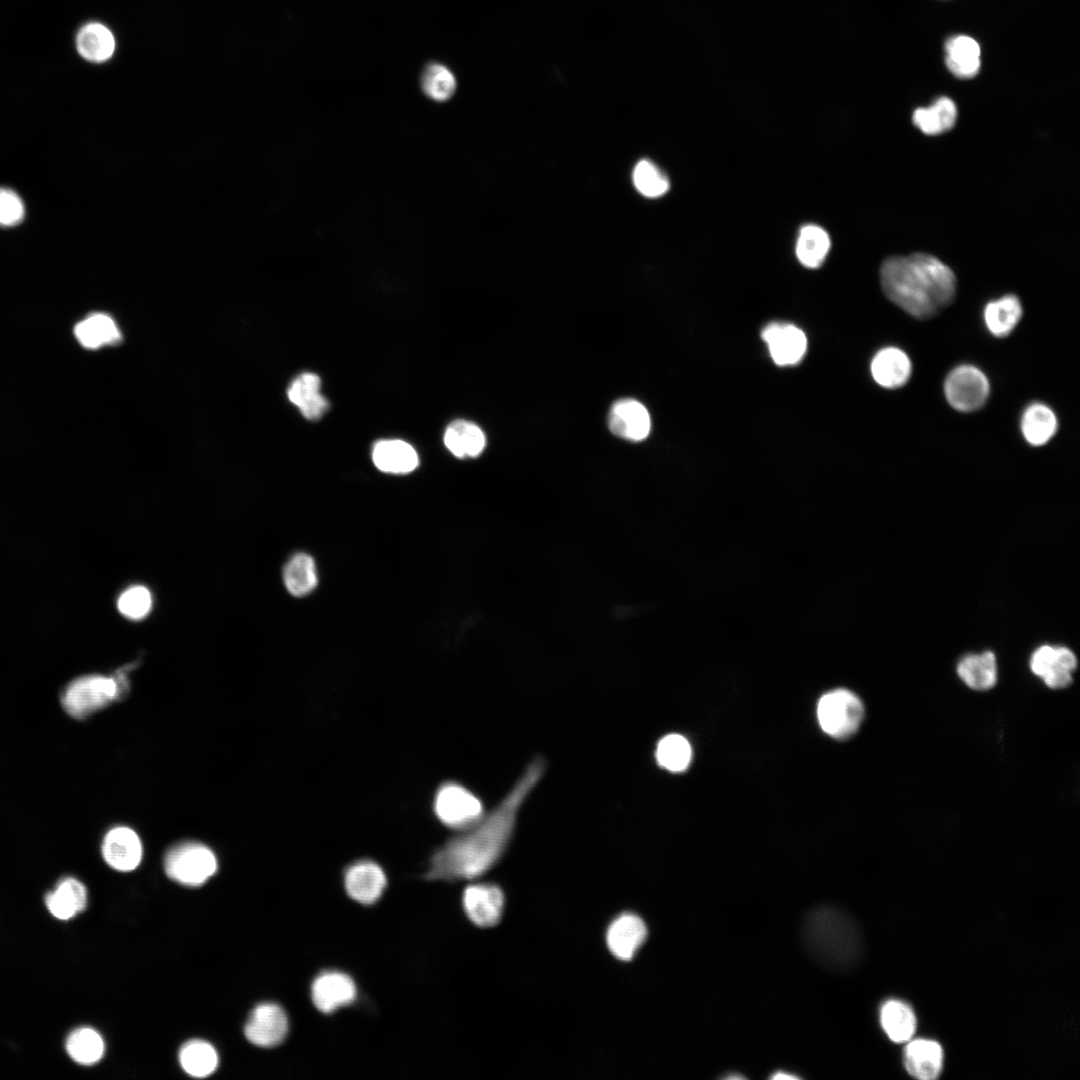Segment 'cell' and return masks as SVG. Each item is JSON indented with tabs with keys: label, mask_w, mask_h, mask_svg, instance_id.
I'll return each mask as SVG.
<instances>
[{
	"label": "cell",
	"mask_w": 1080,
	"mask_h": 1080,
	"mask_svg": "<svg viewBox=\"0 0 1080 1080\" xmlns=\"http://www.w3.org/2000/svg\"><path fill=\"white\" fill-rule=\"evenodd\" d=\"M980 55L978 42L970 36L956 35L945 43L946 66L958 78L970 79L979 72Z\"/></svg>",
	"instance_id": "cell-22"
},
{
	"label": "cell",
	"mask_w": 1080,
	"mask_h": 1080,
	"mask_svg": "<svg viewBox=\"0 0 1080 1080\" xmlns=\"http://www.w3.org/2000/svg\"><path fill=\"white\" fill-rule=\"evenodd\" d=\"M101 853L104 861L114 870L128 872L136 869L142 860L143 849L137 833L126 826H116L104 836Z\"/></svg>",
	"instance_id": "cell-13"
},
{
	"label": "cell",
	"mask_w": 1080,
	"mask_h": 1080,
	"mask_svg": "<svg viewBox=\"0 0 1080 1080\" xmlns=\"http://www.w3.org/2000/svg\"><path fill=\"white\" fill-rule=\"evenodd\" d=\"M1056 666L1075 672L1078 667L1076 654L1066 646H1056Z\"/></svg>",
	"instance_id": "cell-42"
},
{
	"label": "cell",
	"mask_w": 1080,
	"mask_h": 1080,
	"mask_svg": "<svg viewBox=\"0 0 1080 1080\" xmlns=\"http://www.w3.org/2000/svg\"><path fill=\"white\" fill-rule=\"evenodd\" d=\"M45 905L53 917L69 920L86 908V887L74 877H65L45 896Z\"/></svg>",
	"instance_id": "cell-20"
},
{
	"label": "cell",
	"mask_w": 1080,
	"mask_h": 1080,
	"mask_svg": "<svg viewBox=\"0 0 1080 1080\" xmlns=\"http://www.w3.org/2000/svg\"><path fill=\"white\" fill-rule=\"evenodd\" d=\"M76 48L84 59L101 63L113 55L115 50L114 36L101 23H87L79 29L76 35Z\"/></svg>",
	"instance_id": "cell-26"
},
{
	"label": "cell",
	"mask_w": 1080,
	"mask_h": 1080,
	"mask_svg": "<svg viewBox=\"0 0 1080 1080\" xmlns=\"http://www.w3.org/2000/svg\"><path fill=\"white\" fill-rule=\"evenodd\" d=\"M880 1023L886 1035L895 1043L908 1042L916 1031L913 1010L900 1000H888L882 1005Z\"/></svg>",
	"instance_id": "cell-29"
},
{
	"label": "cell",
	"mask_w": 1080,
	"mask_h": 1080,
	"mask_svg": "<svg viewBox=\"0 0 1080 1080\" xmlns=\"http://www.w3.org/2000/svg\"><path fill=\"white\" fill-rule=\"evenodd\" d=\"M283 581L293 596L303 597L311 593L318 584L314 559L306 553L293 555L284 566Z\"/></svg>",
	"instance_id": "cell-31"
},
{
	"label": "cell",
	"mask_w": 1080,
	"mask_h": 1080,
	"mask_svg": "<svg viewBox=\"0 0 1080 1080\" xmlns=\"http://www.w3.org/2000/svg\"><path fill=\"white\" fill-rule=\"evenodd\" d=\"M874 381L886 389L904 386L911 377L912 363L908 355L898 347L889 346L879 350L870 364Z\"/></svg>",
	"instance_id": "cell-17"
},
{
	"label": "cell",
	"mask_w": 1080,
	"mask_h": 1080,
	"mask_svg": "<svg viewBox=\"0 0 1080 1080\" xmlns=\"http://www.w3.org/2000/svg\"><path fill=\"white\" fill-rule=\"evenodd\" d=\"M943 1050L939 1043L928 1039L909 1040L904 1051L907 1072L919 1080H934L943 1068Z\"/></svg>",
	"instance_id": "cell-19"
},
{
	"label": "cell",
	"mask_w": 1080,
	"mask_h": 1080,
	"mask_svg": "<svg viewBox=\"0 0 1080 1080\" xmlns=\"http://www.w3.org/2000/svg\"><path fill=\"white\" fill-rule=\"evenodd\" d=\"M118 700L113 676L86 675L71 681L61 695V705L72 718L82 720Z\"/></svg>",
	"instance_id": "cell-5"
},
{
	"label": "cell",
	"mask_w": 1080,
	"mask_h": 1080,
	"mask_svg": "<svg viewBox=\"0 0 1080 1080\" xmlns=\"http://www.w3.org/2000/svg\"><path fill=\"white\" fill-rule=\"evenodd\" d=\"M831 246L830 237L820 226H803L796 242V256L807 268H818L824 262Z\"/></svg>",
	"instance_id": "cell-33"
},
{
	"label": "cell",
	"mask_w": 1080,
	"mask_h": 1080,
	"mask_svg": "<svg viewBox=\"0 0 1080 1080\" xmlns=\"http://www.w3.org/2000/svg\"><path fill=\"white\" fill-rule=\"evenodd\" d=\"M80 344L89 349L116 344L121 334L113 319L103 313H93L80 321L74 328Z\"/></svg>",
	"instance_id": "cell-30"
},
{
	"label": "cell",
	"mask_w": 1080,
	"mask_h": 1080,
	"mask_svg": "<svg viewBox=\"0 0 1080 1080\" xmlns=\"http://www.w3.org/2000/svg\"><path fill=\"white\" fill-rule=\"evenodd\" d=\"M771 358L779 366L795 365L807 350L804 332L793 324L770 323L761 332Z\"/></svg>",
	"instance_id": "cell-11"
},
{
	"label": "cell",
	"mask_w": 1080,
	"mask_h": 1080,
	"mask_svg": "<svg viewBox=\"0 0 1080 1080\" xmlns=\"http://www.w3.org/2000/svg\"><path fill=\"white\" fill-rule=\"evenodd\" d=\"M803 937L812 957L830 968H849L862 954V936L855 921L833 907L823 906L810 912Z\"/></svg>",
	"instance_id": "cell-3"
},
{
	"label": "cell",
	"mask_w": 1080,
	"mask_h": 1080,
	"mask_svg": "<svg viewBox=\"0 0 1080 1080\" xmlns=\"http://www.w3.org/2000/svg\"><path fill=\"white\" fill-rule=\"evenodd\" d=\"M357 996L353 979L339 971H326L319 974L311 986V998L314 1006L322 1013L330 1014L351 1004Z\"/></svg>",
	"instance_id": "cell-12"
},
{
	"label": "cell",
	"mask_w": 1080,
	"mask_h": 1080,
	"mask_svg": "<svg viewBox=\"0 0 1080 1080\" xmlns=\"http://www.w3.org/2000/svg\"><path fill=\"white\" fill-rule=\"evenodd\" d=\"M610 431L625 440L642 441L650 433L651 419L646 407L631 398L616 401L609 412Z\"/></svg>",
	"instance_id": "cell-15"
},
{
	"label": "cell",
	"mask_w": 1080,
	"mask_h": 1080,
	"mask_svg": "<svg viewBox=\"0 0 1080 1080\" xmlns=\"http://www.w3.org/2000/svg\"><path fill=\"white\" fill-rule=\"evenodd\" d=\"M152 605V594L143 585L128 587L120 594L117 600L119 612L134 621L145 618L151 612Z\"/></svg>",
	"instance_id": "cell-38"
},
{
	"label": "cell",
	"mask_w": 1080,
	"mask_h": 1080,
	"mask_svg": "<svg viewBox=\"0 0 1080 1080\" xmlns=\"http://www.w3.org/2000/svg\"><path fill=\"white\" fill-rule=\"evenodd\" d=\"M817 717L825 733L844 740L859 730L865 717V707L854 692L839 688L820 698Z\"/></svg>",
	"instance_id": "cell-4"
},
{
	"label": "cell",
	"mask_w": 1080,
	"mask_h": 1080,
	"mask_svg": "<svg viewBox=\"0 0 1080 1080\" xmlns=\"http://www.w3.org/2000/svg\"><path fill=\"white\" fill-rule=\"evenodd\" d=\"M463 907L468 918L479 927H492L502 916L504 895L493 884H473L463 893Z\"/></svg>",
	"instance_id": "cell-14"
},
{
	"label": "cell",
	"mask_w": 1080,
	"mask_h": 1080,
	"mask_svg": "<svg viewBox=\"0 0 1080 1080\" xmlns=\"http://www.w3.org/2000/svg\"><path fill=\"white\" fill-rule=\"evenodd\" d=\"M1021 432L1032 446H1043L1055 435L1058 427L1054 411L1043 403L1029 405L1021 417Z\"/></svg>",
	"instance_id": "cell-28"
},
{
	"label": "cell",
	"mask_w": 1080,
	"mask_h": 1080,
	"mask_svg": "<svg viewBox=\"0 0 1080 1080\" xmlns=\"http://www.w3.org/2000/svg\"><path fill=\"white\" fill-rule=\"evenodd\" d=\"M69 1057L81 1065H93L98 1063L105 1052V1044L101 1035L94 1029L82 1027L69 1034L65 1043Z\"/></svg>",
	"instance_id": "cell-34"
},
{
	"label": "cell",
	"mask_w": 1080,
	"mask_h": 1080,
	"mask_svg": "<svg viewBox=\"0 0 1080 1080\" xmlns=\"http://www.w3.org/2000/svg\"><path fill=\"white\" fill-rule=\"evenodd\" d=\"M798 1078L799 1077L794 1075V1074H790L788 1072L784 1073L783 1071H778V1072H776V1073H774L772 1075V1079H774V1080H781V1079L795 1080V1079H798Z\"/></svg>",
	"instance_id": "cell-43"
},
{
	"label": "cell",
	"mask_w": 1080,
	"mask_h": 1080,
	"mask_svg": "<svg viewBox=\"0 0 1080 1080\" xmlns=\"http://www.w3.org/2000/svg\"><path fill=\"white\" fill-rule=\"evenodd\" d=\"M433 811L444 826L457 831L471 827L484 815L479 797L456 781L439 785L433 799Z\"/></svg>",
	"instance_id": "cell-6"
},
{
	"label": "cell",
	"mask_w": 1080,
	"mask_h": 1080,
	"mask_svg": "<svg viewBox=\"0 0 1080 1080\" xmlns=\"http://www.w3.org/2000/svg\"><path fill=\"white\" fill-rule=\"evenodd\" d=\"M880 282L891 302L922 320L939 314L956 295L954 272L927 253L886 259L880 269Z\"/></svg>",
	"instance_id": "cell-2"
},
{
	"label": "cell",
	"mask_w": 1080,
	"mask_h": 1080,
	"mask_svg": "<svg viewBox=\"0 0 1080 1080\" xmlns=\"http://www.w3.org/2000/svg\"><path fill=\"white\" fill-rule=\"evenodd\" d=\"M167 876L189 887L204 884L217 871L213 851L198 842H184L171 848L164 858Z\"/></svg>",
	"instance_id": "cell-7"
},
{
	"label": "cell",
	"mask_w": 1080,
	"mask_h": 1080,
	"mask_svg": "<svg viewBox=\"0 0 1080 1080\" xmlns=\"http://www.w3.org/2000/svg\"><path fill=\"white\" fill-rule=\"evenodd\" d=\"M647 928L641 918L634 914H622L609 926L606 934L607 946L618 959L628 961L644 943Z\"/></svg>",
	"instance_id": "cell-16"
},
{
	"label": "cell",
	"mask_w": 1080,
	"mask_h": 1080,
	"mask_svg": "<svg viewBox=\"0 0 1080 1080\" xmlns=\"http://www.w3.org/2000/svg\"><path fill=\"white\" fill-rule=\"evenodd\" d=\"M944 393L952 408L969 413L983 407L990 393V385L979 368L968 364L960 365L947 375Z\"/></svg>",
	"instance_id": "cell-8"
},
{
	"label": "cell",
	"mask_w": 1080,
	"mask_h": 1080,
	"mask_svg": "<svg viewBox=\"0 0 1080 1080\" xmlns=\"http://www.w3.org/2000/svg\"><path fill=\"white\" fill-rule=\"evenodd\" d=\"M387 878L382 867L369 859L358 860L349 865L344 873V886L353 900L371 905L382 896Z\"/></svg>",
	"instance_id": "cell-10"
},
{
	"label": "cell",
	"mask_w": 1080,
	"mask_h": 1080,
	"mask_svg": "<svg viewBox=\"0 0 1080 1080\" xmlns=\"http://www.w3.org/2000/svg\"><path fill=\"white\" fill-rule=\"evenodd\" d=\"M956 674L968 688L974 691L991 690L999 679L996 655L990 650L966 654L958 661Z\"/></svg>",
	"instance_id": "cell-18"
},
{
	"label": "cell",
	"mask_w": 1080,
	"mask_h": 1080,
	"mask_svg": "<svg viewBox=\"0 0 1080 1080\" xmlns=\"http://www.w3.org/2000/svg\"><path fill=\"white\" fill-rule=\"evenodd\" d=\"M444 443L454 456L472 458L482 453L486 438L479 426L460 419L449 424L444 433Z\"/></svg>",
	"instance_id": "cell-25"
},
{
	"label": "cell",
	"mask_w": 1080,
	"mask_h": 1080,
	"mask_svg": "<svg viewBox=\"0 0 1080 1080\" xmlns=\"http://www.w3.org/2000/svg\"><path fill=\"white\" fill-rule=\"evenodd\" d=\"M372 459L379 470L393 474L409 473L419 463L415 449L402 440L378 441L373 447Z\"/></svg>",
	"instance_id": "cell-23"
},
{
	"label": "cell",
	"mask_w": 1080,
	"mask_h": 1080,
	"mask_svg": "<svg viewBox=\"0 0 1080 1080\" xmlns=\"http://www.w3.org/2000/svg\"><path fill=\"white\" fill-rule=\"evenodd\" d=\"M957 120V107L954 101L941 96L929 107H920L913 112V124L926 135H939L951 130Z\"/></svg>",
	"instance_id": "cell-27"
},
{
	"label": "cell",
	"mask_w": 1080,
	"mask_h": 1080,
	"mask_svg": "<svg viewBox=\"0 0 1080 1080\" xmlns=\"http://www.w3.org/2000/svg\"><path fill=\"white\" fill-rule=\"evenodd\" d=\"M691 755L692 750L688 740L680 734L664 736L658 742L655 750L658 765L674 773L687 769L691 761Z\"/></svg>",
	"instance_id": "cell-35"
},
{
	"label": "cell",
	"mask_w": 1080,
	"mask_h": 1080,
	"mask_svg": "<svg viewBox=\"0 0 1080 1080\" xmlns=\"http://www.w3.org/2000/svg\"><path fill=\"white\" fill-rule=\"evenodd\" d=\"M633 182L642 195L650 198L664 195L670 186L666 175L649 160L637 163L633 171Z\"/></svg>",
	"instance_id": "cell-37"
},
{
	"label": "cell",
	"mask_w": 1080,
	"mask_h": 1080,
	"mask_svg": "<svg viewBox=\"0 0 1080 1080\" xmlns=\"http://www.w3.org/2000/svg\"><path fill=\"white\" fill-rule=\"evenodd\" d=\"M25 207L20 196L9 188L0 187V226L11 227L20 223Z\"/></svg>",
	"instance_id": "cell-39"
},
{
	"label": "cell",
	"mask_w": 1080,
	"mask_h": 1080,
	"mask_svg": "<svg viewBox=\"0 0 1080 1080\" xmlns=\"http://www.w3.org/2000/svg\"><path fill=\"white\" fill-rule=\"evenodd\" d=\"M321 380L314 373L296 377L288 388L289 400L308 420H318L329 409L328 400L320 393Z\"/></svg>",
	"instance_id": "cell-21"
},
{
	"label": "cell",
	"mask_w": 1080,
	"mask_h": 1080,
	"mask_svg": "<svg viewBox=\"0 0 1080 1080\" xmlns=\"http://www.w3.org/2000/svg\"><path fill=\"white\" fill-rule=\"evenodd\" d=\"M420 84L424 94L437 102L450 99L456 91V78L443 64L430 63L425 66Z\"/></svg>",
	"instance_id": "cell-36"
},
{
	"label": "cell",
	"mask_w": 1080,
	"mask_h": 1080,
	"mask_svg": "<svg viewBox=\"0 0 1080 1080\" xmlns=\"http://www.w3.org/2000/svg\"><path fill=\"white\" fill-rule=\"evenodd\" d=\"M1073 674V672L1055 665L1041 678V680L1049 689H1066L1073 683Z\"/></svg>",
	"instance_id": "cell-41"
},
{
	"label": "cell",
	"mask_w": 1080,
	"mask_h": 1080,
	"mask_svg": "<svg viewBox=\"0 0 1080 1080\" xmlns=\"http://www.w3.org/2000/svg\"><path fill=\"white\" fill-rule=\"evenodd\" d=\"M545 768L543 758L533 759L488 814L449 838L432 854L425 878L447 882L470 880L491 869L508 847L519 812L541 780Z\"/></svg>",
	"instance_id": "cell-1"
},
{
	"label": "cell",
	"mask_w": 1080,
	"mask_h": 1080,
	"mask_svg": "<svg viewBox=\"0 0 1080 1080\" xmlns=\"http://www.w3.org/2000/svg\"><path fill=\"white\" fill-rule=\"evenodd\" d=\"M288 1018L274 1003H263L251 1012L245 1026L246 1039L255 1046L271 1048L281 1044L288 1033Z\"/></svg>",
	"instance_id": "cell-9"
},
{
	"label": "cell",
	"mask_w": 1080,
	"mask_h": 1080,
	"mask_svg": "<svg viewBox=\"0 0 1080 1080\" xmlns=\"http://www.w3.org/2000/svg\"><path fill=\"white\" fill-rule=\"evenodd\" d=\"M1023 315V308L1016 295L1008 294L990 301L984 308L983 319L988 331L995 337L1010 335Z\"/></svg>",
	"instance_id": "cell-24"
},
{
	"label": "cell",
	"mask_w": 1080,
	"mask_h": 1080,
	"mask_svg": "<svg viewBox=\"0 0 1080 1080\" xmlns=\"http://www.w3.org/2000/svg\"><path fill=\"white\" fill-rule=\"evenodd\" d=\"M179 1062L191 1077L205 1078L216 1071L219 1060L211 1044L203 1040H191L181 1047Z\"/></svg>",
	"instance_id": "cell-32"
},
{
	"label": "cell",
	"mask_w": 1080,
	"mask_h": 1080,
	"mask_svg": "<svg viewBox=\"0 0 1080 1080\" xmlns=\"http://www.w3.org/2000/svg\"><path fill=\"white\" fill-rule=\"evenodd\" d=\"M1056 663V646L1044 644L1031 654L1029 667L1033 675L1042 678Z\"/></svg>",
	"instance_id": "cell-40"
}]
</instances>
